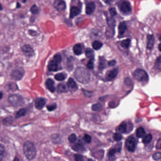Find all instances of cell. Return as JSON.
I'll return each mask as SVG.
<instances>
[{
	"instance_id": "1",
	"label": "cell",
	"mask_w": 161,
	"mask_h": 161,
	"mask_svg": "<svg viewBox=\"0 0 161 161\" xmlns=\"http://www.w3.org/2000/svg\"><path fill=\"white\" fill-rule=\"evenodd\" d=\"M74 76L80 83L87 84L90 82V74L88 71L83 67H78L76 69Z\"/></svg>"
},
{
	"instance_id": "2",
	"label": "cell",
	"mask_w": 161,
	"mask_h": 161,
	"mask_svg": "<svg viewBox=\"0 0 161 161\" xmlns=\"http://www.w3.org/2000/svg\"><path fill=\"white\" fill-rule=\"evenodd\" d=\"M23 151L26 158L28 160H33L37 155V149L33 143L30 141L25 142L23 146Z\"/></svg>"
},
{
	"instance_id": "3",
	"label": "cell",
	"mask_w": 161,
	"mask_h": 161,
	"mask_svg": "<svg viewBox=\"0 0 161 161\" xmlns=\"http://www.w3.org/2000/svg\"><path fill=\"white\" fill-rule=\"evenodd\" d=\"M8 100L14 107H19L24 103V99L22 96L18 94H11L8 97Z\"/></svg>"
},
{
	"instance_id": "4",
	"label": "cell",
	"mask_w": 161,
	"mask_h": 161,
	"mask_svg": "<svg viewBox=\"0 0 161 161\" xmlns=\"http://www.w3.org/2000/svg\"><path fill=\"white\" fill-rule=\"evenodd\" d=\"M134 78L139 82H147L149 80V76L146 71L141 69H136L133 73Z\"/></svg>"
},
{
	"instance_id": "5",
	"label": "cell",
	"mask_w": 161,
	"mask_h": 161,
	"mask_svg": "<svg viewBox=\"0 0 161 161\" xmlns=\"http://www.w3.org/2000/svg\"><path fill=\"white\" fill-rule=\"evenodd\" d=\"M24 74L25 71L23 68H17L12 71L10 74V76L11 78L15 80H19L24 77Z\"/></svg>"
},
{
	"instance_id": "6",
	"label": "cell",
	"mask_w": 161,
	"mask_h": 161,
	"mask_svg": "<svg viewBox=\"0 0 161 161\" xmlns=\"http://www.w3.org/2000/svg\"><path fill=\"white\" fill-rule=\"evenodd\" d=\"M126 146L128 150L130 152H133L135 151L136 149V140L133 136H130L126 141Z\"/></svg>"
},
{
	"instance_id": "7",
	"label": "cell",
	"mask_w": 161,
	"mask_h": 161,
	"mask_svg": "<svg viewBox=\"0 0 161 161\" xmlns=\"http://www.w3.org/2000/svg\"><path fill=\"white\" fill-rule=\"evenodd\" d=\"M23 53L26 56L31 57L35 55V51L33 47L29 44H24L22 47Z\"/></svg>"
},
{
	"instance_id": "8",
	"label": "cell",
	"mask_w": 161,
	"mask_h": 161,
	"mask_svg": "<svg viewBox=\"0 0 161 161\" xmlns=\"http://www.w3.org/2000/svg\"><path fill=\"white\" fill-rule=\"evenodd\" d=\"M54 8L59 11H62L66 8V3L63 0H55L53 3Z\"/></svg>"
},
{
	"instance_id": "9",
	"label": "cell",
	"mask_w": 161,
	"mask_h": 161,
	"mask_svg": "<svg viewBox=\"0 0 161 161\" xmlns=\"http://www.w3.org/2000/svg\"><path fill=\"white\" fill-rule=\"evenodd\" d=\"M120 9L122 13L127 14L131 11V6L130 3L128 1H122L120 5Z\"/></svg>"
},
{
	"instance_id": "10",
	"label": "cell",
	"mask_w": 161,
	"mask_h": 161,
	"mask_svg": "<svg viewBox=\"0 0 161 161\" xmlns=\"http://www.w3.org/2000/svg\"><path fill=\"white\" fill-rule=\"evenodd\" d=\"M58 62L53 59L49 62L48 65V69L50 71H56L59 69Z\"/></svg>"
},
{
	"instance_id": "11",
	"label": "cell",
	"mask_w": 161,
	"mask_h": 161,
	"mask_svg": "<svg viewBox=\"0 0 161 161\" xmlns=\"http://www.w3.org/2000/svg\"><path fill=\"white\" fill-rule=\"evenodd\" d=\"M46 103V100L43 97L37 98L35 100V106L37 109L41 110L44 107Z\"/></svg>"
},
{
	"instance_id": "12",
	"label": "cell",
	"mask_w": 161,
	"mask_h": 161,
	"mask_svg": "<svg viewBox=\"0 0 161 161\" xmlns=\"http://www.w3.org/2000/svg\"><path fill=\"white\" fill-rule=\"evenodd\" d=\"M147 48L149 50H152L155 44V38L154 35H147Z\"/></svg>"
},
{
	"instance_id": "13",
	"label": "cell",
	"mask_w": 161,
	"mask_h": 161,
	"mask_svg": "<svg viewBox=\"0 0 161 161\" xmlns=\"http://www.w3.org/2000/svg\"><path fill=\"white\" fill-rule=\"evenodd\" d=\"M96 9L95 4L94 2L90 1L86 5V12L87 15H90L94 12Z\"/></svg>"
},
{
	"instance_id": "14",
	"label": "cell",
	"mask_w": 161,
	"mask_h": 161,
	"mask_svg": "<svg viewBox=\"0 0 161 161\" xmlns=\"http://www.w3.org/2000/svg\"><path fill=\"white\" fill-rule=\"evenodd\" d=\"M45 86L46 88L49 90L50 92L54 93L56 91V88L54 87V82L53 80L51 78L47 79L45 82Z\"/></svg>"
},
{
	"instance_id": "15",
	"label": "cell",
	"mask_w": 161,
	"mask_h": 161,
	"mask_svg": "<svg viewBox=\"0 0 161 161\" xmlns=\"http://www.w3.org/2000/svg\"><path fill=\"white\" fill-rule=\"evenodd\" d=\"M81 10L77 6H72L71 7L70 10V18H74L75 17L77 16V15L80 13Z\"/></svg>"
},
{
	"instance_id": "16",
	"label": "cell",
	"mask_w": 161,
	"mask_h": 161,
	"mask_svg": "<svg viewBox=\"0 0 161 161\" xmlns=\"http://www.w3.org/2000/svg\"><path fill=\"white\" fill-rule=\"evenodd\" d=\"M67 86L68 88H71V90H76L78 89V86L77 84L75 82L73 78H69L68 82H67Z\"/></svg>"
},
{
	"instance_id": "17",
	"label": "cell",
	"mask_w": 161,
	"mask_h": 161,
	"mask_svg": "<svg viewBox=\"0 0 161 161\" xmlns=\"http://www.w3.org/2000/svg\"><path fill=\"white\" fill-rule=\"evenodd\" d=\"M72 149L74 151L78 152H83L85 150V148L84 146L82 145V144L80 143L75 144V145L72 146Z\"/></svg>"
},
{
	"instance_id": "18",
	"label": "cell",
	"mask_w": 161,
	"mask_h": 161,
	"mask_svg": "<svg viewBox=\"0 0 161 161\" xmlns=\"http://www.w3.org/2000/svg\"><path fill=\"white\" fill-rule=\"evenodd\" d=\"M118 73V69L117 68H115L112 69V71H110L108 74H107V78L109 80H112L116 78Z\"/></svg>"
},
{
	"instance_id": "19",
	"label": "cell",
	"mask_w": 161,
	"mask_h": 161,
	"mask_svg": "<svg viewBox=\"0 0 161 161\" xmlns=\"http://www.w3.org/2000/svg\"><path fill=\"white\" fill-rule=\"evenodd\" d=\"M73 52L77 56H79L82 53V48L81 44H77L73 47Z\"/></svg>"
},
{
	"instance_id": "20",
	"label": "cell",
	"mask_w": 161,
	"mask_h": 161,
	"mask_svg": "<svg viewBox=\"0 0 161 161\" xmlns=\"http://www.w3.org/2000/svg\"><path fill=\"white\" fill-rule=\"evenodd\" d=\"M127 28V26L124 22H121L120 23L118 26L119 32L120 35H123L126 31Z\"/></svg>"
},
{
	"instance_id": "21",
	"label": "cell",
	"mask_w": 161,
	"mask_h": 161,
	"mask_svg": "<svg viewBox=\"0 0 161 161\" xmlns=\"http://www.w3.org/2000/svg\"><path fill=\"white\" fill-rule=\"evenodd\" d=\"M68 87L64 83H60L57 87L58 92L60 93H66L68 91Z\"/></svg>"
},
{
	"instance_id": "22",
	"label": "cell",
	"mask_w": 161,
	"mask_h": 161,
	"mask_svg": "<svg viewBox=\"0 0 161 161\" xmlns=\"http://www.w3.org/2000/svg\"><path fill=\"white\" fill-rule=\"evenodd\" d=\"M26 112H27V110L26 109H21L16 113L15 118H16V119H18L21 118L23 116H24L26 115Z\"/></svg>"
},
{
	"instance_id": "23",
	"label": "cell",
	"mask_w": 161,
	"mask_h": 161,
	"mask_svg": "<svg viewBox=\"0 0 161 161\" xmlns=\"http://www.w3.org/2000/svg\"><path fill=\"white\" fill-rule=\"evenodd\" d=\"M121 146L120 147H115L114 149H112L109 151L108 155L110 158L113 157L115 154L117 152H120L121 149Z\"/></svg>"
},
{
	"instance_id": "24",
	"label": "cell",
	"mask_w": 161,
	"mask_h": 161,
	"mask_svg": "<svg viewBox=\"0 0 161 161\" xmlns=\"http://www.w3.org/2000/svg\"><path fill=\"white\" fill-rule=\"evenodd\" d=\"M118 129L119 131H120V132L122 133H124L126 132L127 130V124L125 122H122V124H121L119 126Z\"/></svg>"
},
{
	"instance_id": "25",
	"label": "cell",
	"mask_w": 161,
	"mask_h": 161,
	"mask_svg": "<svg viewBox=\"0 0 161 161\" xmlns=\"http://www.w3.org/2000/svg\"><path fill=\"white\" fill-rule=\"evenodd\" d=\"M145 130L142 127H139L137 128L136 130V135L137 137L139 138H140L143 137L145 135Z\"/></svg>"
},
{
	"instance_id": "26",
	"label": "cell",
	"mask_w": 161,
	"mask_h": 161,
	"mask_svg": "<svg viewBox=\"0 0 161 161\" xmlns=\"http://www.w3.org/2000/svg\"><path fill=\"white\" fill-rule=\"evenodd\" d=\"M66 77H67L66 74L63 73H58L54 76L55 79L58 81L64 80Z\"/></svg>"
},
{
	"instance_id": "27",
	"label": "cell",
	"mask_w": 161,
	"mask_h": 161,
	"mask_svg": "<svg viewBox=\"0 0 161 161\" xmlns=\"http://www.w3.org/2000/svg\"><path fill=\"white\" fill-rule=\"evenodd\" d=\"M102 46H103V44L99 41H94L92 44L93 48L96 50H98L100 49Z\"/></svg>"
},
{
	"instance_id": "28",
	"label": "cell",
	"mask_w": 161,
	"mask_h": 161,
	"mask_svg": "<svg viewBox=\"0 0 161 161\" xmlns=\"http://www.w3.org/2000/svg\"><path fill=\"white\" fill-rule=\"evenodd\" d=\"M152 140V136L150 134H149L143 137L142 140L143 142L145 144H149L151 142Z\"/></svg>"
},
{
	"instance_id": "29",
	"label": "cell",
	"mask_w": 161,
	"mask_h": 161,
	"mask_svg": "<svg viewBox=\"0 0 161 161\" xmlns=\"http://www.w3.org/2000/svg\"><path fill=\"white\" fill-rule=\"evenodd\" d=\"M86 56L87 58H90V59H94V53L93 51L90 48H87L86 50Z\"/></svg>"
},
{
	"instance_id": "30",
	"label": "cell",
	"mask_w": 161,
	"mask_h": 161,
	"mask_svg": "<svg viewBox=\"0 0 161 161\" xmlns=\"http://www.w3.org/2000/svg\"><path fill=\"white\" fill-rule=\"evenodd\" d=\"M130 39H126L121 41V45L125 49H127L130 46Z\"/></svg>"
},
{
	"instance_id": "31",
	"label": "cell",
	"mask_w": 161,
	"mask_h": 161,
	"mask_svg": "<svg viewBox=\"0 0 161 161\" xmlns=\"http://www.w3.org/2000/svg\"><path fill=\"white\" fill-rule=\"evenodd\" d=\"M6 155L5 149L4 146L1 144H0V161L3 160Z\"/></svg>"
},
{
	"instance_id": "32",
	"label": "cell",
	"mask_w": 161,
	"mask_h": 161,
	"mask_svg": "<svg viewBox=\"0 0 161 161\" xmlns=\"http://www.w3.org/2000/svg\"><path fill=\"white\" fill-rule=\"evenodd\" d=\"M30 11L33 15H37L39 13V9L35 4H34L30 8Z\"/></svg>"
},
{
	"instance_id": "33",
	"label": "cell",
	"mask_w": 161,
	"mask_h": 161,
	"mask_svg": "<svg viewBox=\"0 0 161 161\" xmlns=\"http://www.w3.org/2000/svg\"><path fill=\"white\" fill-rule=\"evenodd\" d=\"M102 107L103 106L101 103H97L92 105V109L94 111H100L102 110Z\"/></svg>"
},
{
	"instance_id": "34",
	"label": "cell",
	"mask_w": 161,
	"mask_h": 161,
	"mask_svg": "<svg viewBox=\"0 0 161 161\" xmlns=\"http://www.w3.org/2000/svg\"><path fill=\"white\" fill-rule=\"evenodd\" d=\"M107 24L110 27H113V28H115V19L113 18H109L107 19Z\"/></svg>"
},
{
	"instance_id": "35",
	"label": "cell",
	"mask_w": 161,
	"mask_h": 161,
	"mask_svg": "<svg viewBox=\"0 0 161 161\" xmlns=\"http://www.w3.org/2000/svg\"><path fill=\"white\" fill-rule=\"evenodd\" d=\"M113 137L115 141H120L122 139V136L121 134L119 133H116L113 135Z\"/></svg>"
},
{
	"instance_id": "36",
	"label": "cell",
	"mask_w": 161,
	"mask_h": 161,
	"mask_svg": "<svg viewBox=\"0 0 161 161\" xmlns=\"http://www.w3.org/2000/svg\"><path fill=\"white\" fill-rule=\"evenodd\" d=\"M76 139H77V137L75 134H72L71 135H70L68 137L69 141V142L71 143H74Z\"/></svg>"
},
{
	"instance_id": "37",
	"label": "cell",
	"mask_w": 161,
	"mask_h": 161,
	"mask_svg": "<svg viewBox=\"0 0 161 161\" xmlns=\"http://www.w3.org/2000/svg\"><path fill=\"white\" fill-rule=\"evenodd\" d=\"M53 59L54 60L57 62H58V63H60V62H62V56H61L60 54L57 53L53 56Z\"/></svg>"
},
{
	"instance_id": "38",
	"label": "cell",
	"mask_w": 161,
	"mask_h": 161,
	"mask_svg": "<svg viewBox=\"0 0 161 161\" xmlns=\"http://www.w3.org/2000/svg\"><path fill=\"white\" fill-rule=\"evenodd\" d=\"M83 139L87 143H90L92 141V139L90 135L85 134L83 137Z\"/></svg>"
},
{
	"instance_id": "39",
	"label": "cell",
	"mask_w": 161,
	"mask_h": 161,
	"mask_svg": "<svg viewBox=\"0 0 161 161\" xmlns=\"http://www.w3.org/2000/svg\"><path fill=\"white\" fill-rule=\"evenodd\" d=\"M56 108L57 105L56 103H54V104H52V105L47 106V109L50 112L53 111L54 110H56Z\"/></svg>"
},
{
	"instance_id": "40",
	"label": "cell",
	"mask_w": 161,
	"mask_h": 161,
	"mask_svg": "<svg viewBox=\"0 0 161 161\" xmlns=\"http://www.w3.org/2000/svg\"><path fill=\"white\" fill-rule=\"evenodd\" d=\"M87 67L90 69H92L94 67V59H91L89 60L87 64Z\"/></svg>"
},
{
	"instance_id": "41",
	"label": "cell",
	"mask_w": 161,
	"mask_h": 161,
	"mask_svg": "<svg viewBox=\"0 0 161 161\" xmlns=\"http://www.w3.org/2000/svg\"><path fill=\"white\" fill-rule=\"evenodd\" d=\"M155 66H156L158 69H161V57H159L156 60V62H155Z\"/></svg>"
},
{
	"instance_id": "42",
	"label": "cell",
	"mask_w": 161,
	"mask_h": 161,
	"mask_svg": "<svg viewBox=\"0 0 161 161\" xmlns=\"http://www.w3.org/2000/svg\"><path fill=\"white\" fill-rule=\"evenodd\" d=\"M109 12L112 16H115L117 15V11L115 8H111V9H110Z\"/></svg>"
},
{
	"instance_id": "43",
	"label": "cell",
	"mask_w": 161,
	"mask_h": 161,
	"mask_svg": "<svg viewBox=\"0 0 161 161\" xmlns=\"http://www.w3.org/2000/svg\"><path fill=\"white\" fill-rule=\"evenodd\" d=\"M153 158L154 160H159L161 159V153H156L153 155Z\"/></svg>"
},
{
	"instance_id": "44",
	"label": "cell",
	"mask_w": 161,
	"mask_h": 161,
	"mask_svg": "<svg viewBox=\"0 0 161 161\" xmlns=\"http://www.w3.org/2000/svg\"><path fill=\"white\" fill-rule=\"evenodd\" d=\"M74 158L75 160L76 161H82L83 160V157L82 155H75Z\"/></svg>"
},
{
	"instance_id": "45",
	"label": "cell",
	"mask_w": 161,
	"mask_h": 161,
	"mask_svg": "<svg viewBox=\"0 0 161 161\" xmlns=\"http://www.w3.org/2000/svg\"><path fill=\"white\" fill-rule=\"evenodd\" d=\"M105 62L103 60H102V59L100 60L99 63V69H103L105 68Z\"/></svg>"
},
{
	"instance_id": "46",
	"label": "cell",
	"mask_w": 161,
	"mask_h": 161,
	"mask_svg": "<svg viewBox=\"0 0 161 161\" xmlns=\"http://www.w3.org/2000/svg\"><path fill=\"white\" fill-rule=\"evenodd\" d=\"M28 33H29V35L32 36V37H35V36L37 35V32L33 30H29Z\"/></svg>"
},
{
	"instance_id": "47",
	"label": "cell",
	"mask_w": 161,
	"mask_h": 161,
	"mask_svg": "<svg viewBox=\"0 0 161 161\" xmlns=\"http://www.w3.org/2000/svg\"><path fill=\"white\" fill-rule=\"evenodd\" d=\"M125 83L127 86H130L131 85V79H130V78H127L125 80Z\"/></svg>"
},
{
	"instance_id": "48",
	"label": "cell",
	"mask_w": 161,
	"mask_h": 161,
	"mask_svg": "<svg viewBox=\"0 0 161 161\" xmlns=\"http://www.w3.org/2000/svg\"><path fill=\"white\" fill-rule=\"evenodd\" d=\"M83 92H84V94L86 96H88V97H90L91 96H92V94H93V93H92V92H91L90 91L84 90H83Z\"/></svg>"
},
{
	"instance_id": "49",
	"label": "cell",
	"mask_w": 161,
	"mask_h": 161,
	"mask_svg": "<svg viewBox=\"0 0 161 161\" xmlns=\"http://www.w3.org/2000/svg\"><path fill=\"white\" fill-rule=\"evenodd\" d=\"M116 63V60H110V62H109L108 65L110 66H113L115 65Z\"/></svg>"
},
{
	"instance_id": "50",
	"label": "cell",
	"mask_w": 161,
	"mask_h": 161,
	"mask_svg": "<svg viewBox=\"0 0 161 161\" xmlns=\"http://www.w3.org/2000/svg\"><path fill=\"white\" fill-rule=\"evenodd\" d=\"M3 93L1 92H0V99H1L3 98Z\"/></svg>"
},
{
	"instance_id": "51",
	"label": "cell",
	"mask_w": 161,
	"mask_h": 161,
	"mask_svg": "<svg viewBox=\"0 0 161 161\" xmlns=\"http://www.w3.org/2000/svg\"><path fill=\"white\" fill-rule=\"evenodd\" d=\"M20 4L19 3H17V8H20Z\"/></svg>"
},
{
	"instance_id": "52",
	"label": "cell",
	"mask_w": 161,
	"mask_h": 161,
	"mask_svg": "<svg viewBox=\"0 0 161 161\" xmlns=\"http://www.w3.org/2000/svg\"><path fill=\"white\" fill-rule=\"evenodd\" d=\"M3 6H2L1 4L0 3V11L3 10Z\"/></svg>"
},
{
	"instance_id": "53",
	"label": "cell",
	"mask_w": 161,
	"mask_h": 161,
	"mask_svg": "<svg viewBox=\"0 0 161 161\" xmlns=\"http://www.w3.org/2000/svg\"><path fill=\"white\" fill-rule=\"evenodd\" d=\"M158 49L159 51H161V49H160V44H159Z\"/></svg>"
},
{
	"instance_id": "54",
	"label": "cell",
	"mask_w": 161,
	"mask_h": 161,
	"mask_svg": "<svg viewBox=\"0 0 161 161\" xmlns=\"http://www.w3.org/2000/svg\"><path fill=\"white\" fill-rule=\"evenodd\" d=\"M0 127H1V126H0Z\"/></svg>"
}]
</instances>
